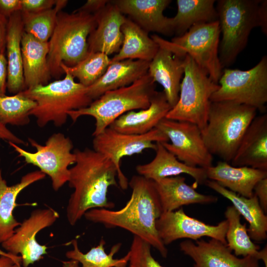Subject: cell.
I'll list each match as a JSON object with an SVG mask.
<instances>
[{
	"instance_id": "obj_1",
	"label": "cell",
	"mask_w": 267,
	"mask_h": 267,
	"mask_svg": "<svg viewBox=\"0 0 267 267\" xmlns=\"http://www.w3.org/2000/svg\"><path fill=\"white\" fill-rule=\"evenodd\" d=\"M132 189L130 199L118 210L94 208L84 215L90 222L102 224L108 228L124 229L146 241L166 258L168 250L160 239L156 227V221L162 213L154 181L139 175L129 182Z\"/></svg>"
},
{
	"instance_id": "obj_2",
	"label": "cell",
	"mask_w": 267,
	"mask_h": 267,
	"mask_svg": "<svg viewBox=\"0 0 267 267\" xmlns=\"http://www.w3.org/2000/svg\"><path fill=\"white\" fill-rule=\"evenodd\" d=\"M76 162L70 170L69 186L74 189L66 208L69 223L74 225L89 210L112 209L114 204L107 199L108 189L118 186L117 171L106 156L93 149L76 148Z\"/></svg>"
},
{
	"instance_id": "obj_3",
	"label": "cell",
	"mask_w": 267,
	"mask_h": 267,
	"mask_svg": "<svg viewBox=\"0 0 267 267\" xmlns=\"http://www.w3.org/2000/svg\"><path fill=\"white\" fill-rule=\"evenodd\" d=\"M222 39L219 56L223 68L232 64L246 47L250 34L260 27L267 33L266 0H219L216 6Z\"/></svg>"
},
{
	"instance_id": "obj_4",
	"label": "cell",
	"mask_w": 267,
	"mask_h": 267,
	"mask_svg": "<svg viewBox=\"0 0 267 267\" xmlns=\"http://www.w3.org/2000/svg\"><path fill=\"white\" fill-rule=\"evenodd\" d=\"M257 113L255 108L244 104L226 101L211 102L207 124L201 130L211 154L230 163Z\"/></svg>"
},
{
	"instance_id": "obj_5",
	"label": "cell",
	"mask_w": 267,
	"mask_h": 267,
	"mask_svg": "<svg viewBox=\"0 0 267 267\" xmlns=\"http://www.w3.org/2000/svg\"><path fill=\"white\" fill-rule=\"evenodd\" d=\"M96 27L94 14L63 11L58 13L53 33L48 42L47 64L51 76L57 80L64 74L62 63L76 65L89 54L88 38Z\"/></svg>"
},
{
	"instance_id": "obj_6",
	"label": "cell",
	"mask_w": 267,
	"mask_h": 267,
	"mask_svg": "<svg viewBox=\"0 0 267 267\" xmlns=\"http://www.w3.org/2000/svg\"><path fill=\"white\" fill-rule=\"evenodd\" d=\"M74 79L65 73L62 79L22 91L36 103L29 114L36 118L39 127L43 128L49 122L61 127L67 122L68 112L87 107L93 101L87 94V87Z\"/></svg>"
},
{
	"instance_id": "obj_7",
	"label": "cell",
	"mask_w": 267,
	"mask_h": 267,
	"mask_svg": "<svg viewBox=\"0 0 267 267\" xmlns=\"http://www.w3.org/2000/svg\"><path fill=\"white\" fill-rule=\"evenodd\" d=\"M156 91L155 82L147 73L128 86L105 92L87 107L67 114L74 122L83 116L94 118V136L126 113L147 108Z\"/></svg>"
},
{
	"instance_id": "obj_8",
	"label": "cell",
	"mask_w": 267,
	"mask_h": 267,
	"mask_svg": "<svg viewBox=\"0 0 267 267\" xmlns=\"http://www.w3.org/2000/svg\"><path fill=\"white\" fill-rule=\"evenodd\" d=\"M183 64L178 99L166 118L194 124L202 130L207 123L211 96L220 85L188 55L183 57Z\"/></svg>"
},
{
	"instance_id": "obj_9",
	"label": "cell",
	"mask_w": 267,
	"mask_h": 267,
	"mask_svg": "<svg viewBox=\"0 0 267 267\" xmlns=\"http://www.w3.org/2000/svg\"><path fill=\"white\" fill-rule=\"evenodd\" d=\"M220 34L219 23L217 20L196 24L171 41L155 34L151 38L159 45L167 48L177 56H190L213 82L218 84L223 68L219 56Z\"/></svg>"
},
{
	"instance_id": "obj_10",
	"label": "cell",
	"mask_w": 267,
	"mask_h": 267,
	"mask_svg": "<svg viewBox=\"0 0 267 267\" xmlns=\"http://www.w3.org/2000/svg\"><path fill=\"white\" fill-rule=\"evenodd\" d=\"M211 102L231 101L265 112L267 102V57L248 70L224 68Z\"/></svg>"
},
{
	"instance_id": "obj_11",
	"label": "cell",
	"mask_w": 267,
	"mask_h": 267,
	"mask_svg": "<svg viewBox=\"0 0 267 267\" xmlns=\"http://www.w3.org/2000/svg\"><path fill=\"white\" fill-rule=\"evenodd\" d=\"M28 142L36 149L35 152H29L16 144L8 143L26 163L37 167L42 173L49 176L53 190L58 191L68 181L69 167L76 162L71 139L63 134L58 133L50 135L44 145L32 138H28Z\"/></svg>"
},
{
	"instance_id": "obj_12",
	"label": "cell",
	"mask_w": 267,
	"mask_h": 267,
	"mask_svg": "<svg viewBox=\"0 0 267 267\" xmlns=\"http://www.w3.org/2000/svg\"><path fill=\"white\" fill-rule=\"evenodd\" d=\"M167 136L155 128L143 134H124L108 127L94 136L93 149L106 157L114 163L117 171L118 182L121 188H128L129 181L120 167L121 160L125 156L141 153L147 149L155 150L156 142H168Z\"/></svg>"
},
{
	"instance_id": "obj_13",
	"label": "cell",
	"mask_w": 267,
	"mask_h": 267,
	"mask_svg": "<svg viewBox=\"0 0 267 267\" xmlns=\"http://www.w3.org/2000/svg\"><path fill=\"white\" fill-rule=\"evenodd\" d=\"M156 128L170 141L162 144L179 161L189 166L204 169L213 165V156L204 142L201 129L196 125L165 118Z\"/></svg>"
},
{
	"instance_id": "obj_14",
	"label": "cell",
	"mask_w": 267,
	"mask_h": 267,
	"mask_svg": "<svg viewBox=\"0 0 267 267\" xmlns=\"http://www.w3.org/2000/svg\"><path fill=\"white\" fill-rule=\"evenodd\" d=\"M59 217L58 213L49 207L33 211L15 229L13 234L1 243L2 247L8 253L20 256L22 266L28 267L47 254V247L38 242L37 234L51 226Z\"/></svg>"
},
{
	"instance_id": "obj_15",
	"label": "cell",
	"mask_w": 267,
	"mask_h": 267,
	"mask_svg": "<svg viewBox=\"0 0 267 267\" xmlns=\"http://www.w3.org/2000/svg\"><path fill=\"white\" fill-rule=\"evenodd\" d=\"M156 227L165 246L179 239L188 238L196 241L205 236L226 244V220L216 225L208 224L187 215L182 207L174 211L162 213L156 221Z\"/></svg>"
},
{
	"instance_id": "obj_16",
	"label": "cell",
	"mask_w": 267,
	"mask_h": 267,
	"mask_svg": "<svg viewBox=\"0 0 267 267\" xmlns=\"http://www.w3.org/2000/svg\"><path fill=\"white\" fill-rule=\"evenodd\" d=\"M180 250L190 258L193 267H260L259 260L253 256H235L221 241L211 238L195 242L186 240L179 244Z\"/></svg>"
},
{
	"instance_id": "obj_17",
	"label": "cell",
	"mask_w": 267,
	"mask_h": 267,
	"mask_svg": "<svg viewBox=\"0 0 267 267\" xmlns=\"http://www.w3.org/2000/svg\"><path fill=\"white\" fill-rule=\"evenodd\" d=\"M94 15L96 27L88 38L89 51L116 54L123 43L121 27L126 17L111 0Z\"/></svg>"
},
{
	"instance_id": "obj_18",
	"label": "cell",
	"mask_w": 267,
	"mask_h": 267,
	"mask_svg": "<svg viewBox=\"0 0 267 267\" xmlns=\"http://www.w3.org/2000/svg\"><path fill=\"white\" fill-rule=\"evenodd\" d=\"M124 14L148 32H156L172 36L170 17L164 15V10L170 0H113Z\"/></svg>"
},
{
	"instance_id": "obj_19",
	"label": "cell",
	"mask_w": 267,
	"mask_h": 267,
	"mask_svg": "<svg viewBox=\"0 0 267 267\" xmlns=\"http://www.w3.org/2000/svg\"><path fill=\"white\" fill-rule=\"evenodd\" d=\"M233 166L267 170V114L256 116L245 132L231 161Z\"/></svg>"
},
{
	"instance_id": "obj_20",
	"label": "cell",
	"mask_w": 267,
	"mask_h": 267,
	"mask_svg": "<svg viewBox=\"0 0 267 267\" xmlns=\"http://www.w3.org/2000/svg\"><path fill=\"white\" fill-rule=\"evenodd\" d=\"M156 155L150 162L136 166L138 175L154 181L180 174H187L195 180L196 187L208 180L206 169L187 166L169 152L162 142H156Z\"/></svg>"
},
{
	"instance_id": "obj_21",
	"label": "cell",
	"mask_w": 267,
	"mask_h": 267,
	"mask_svg": "<svg viewBox=\"0 0 267 267\" xmlns=\"http://www.w3.org/2000/svg\"><path fill=\"white\" fill-rule=\"evenodd\" d=\"M208 179L246 198L254 195V188L260 180L267 178V170L246 166H233L221 161L206 169Z\"/></svg>"
},
{
	"instance_id": "obj_22",
	"label": "cell",
	"mask_w": 267,
	"mask_h": 267,
	"mask_svg": "<svg viewBox=\"0 0 267 267\" xmlns=\"http://www.w3.org/2000/svg\"><path fill=\"white\" fill-rule=\"evenodd\" d=\"M172 108L164 92L156 91L147 108L128 112L115 120L109 127L124 134H145L156 128Z\"/></svg>"
},
{
	"instance_id": "obj_23",
	"label": "cell",
	"mask_w": 267,
	"mask_h": 267,
	"mask_svg": "<svg viewBox=\"0 0 267 267\" xmlns=\"http://www.w3.org/2000/svg\"><path fill=\"white\" fill-rule=\"evenodd\" d=\"M159 46L157 52L149 63L147 73L155 83L163 87V91L173 108L179 97L181 80L184 74V57L177 56L167 48Z\"/></svg>"
},
{
	"instance_id": "obj_24",
	"label": "cell",
	"mask_w": 267,
	"mask_h": 267,
	"mask_svg": "<svg viewBox=\"0 0 267 267\" xmlns=\"http://www.w3.org/2000/svg\"><path fill=\"white\" fill-rule=\"evenodd\" d=\"M181 176L164 178L154 181L158 195L162 213L174 211L184 205L193 204H208L216 203V196L197 192L193 184L185 182Z\"/></svg>"
},
{
	"instance_id": "obj_25",
	"label": "cell",
	"mask_w": 267,
	"mask_h": 267,
	"mask_svg": "<svg viewBox=\"0 0 267 267\" xmlns=\"http://www.w3.org/2000/svg\"><path fill=\"white\" fill-rule=\"evenodd\" d=\"M150 62L126 59L110 63L104 74L87 87L93 100L106 91L128 86L147 73Z\"/></svg>"
},
{
	"instance_id": "obj_26",
	"label": "cell",
	"mask_w": 267,
	"mask_h": 267,
	"mask_svg": "<svg viewBox=\"0 0 267 267\" xmlns=\"http://www.w3.org/2000/svg\"><path fill=\"white\" fill-rule=\"evenodd\" d=\"M21 50L25 89L47 84L51 78L47 64L48 43L24 32Z\"/></svg>"
},
{
	"instance_id": "obj_27",
	"label": "cell",
	"mask_w": 267,
	"mask_h": 267,
	"mask_svg": "<svg viewBox=\"0 0 267 267\" xmlns=\"http://www.w3.org/2000/svg\"><path fill=\"white\" fill-rule=\"evenodd\" d=\"M208 187L229 200L232 206L249 223L247 231L250 238L256 242H262L267 238V216L262 209L257 196L254 194L246 198L232 192L217 182L208 179Z\"/></svg>"
},
{
	"instance_id": "obj_28",
	"label": "cell",
	"mask_w": 267,
	"mask_h": 267,
	"mask_svg": "<svg viewBox=\"0 0 267 267\" xmlns=\"http://www.w3.org/2000/svg\"><path fill=\"white\" fill-rule=\"evenodd\" d=\"M45 177L44 174L37 170L23 176L18 183L8 186L2 178L0 167V243L9 239L21 223L13 215L17 205L16 200L19 194L28 186Z\"/></svg>"
},
{
	"instance_id": "obj_29",
	"label": "cell",
	"mask_w": 267,
	"mask_h": 267,
	"mask_svg": "<svg viewBox=\"0 0 267 267\" xmlns=\"http://www.w3.org/2000/svg\"><path fill=\"white\" fill-rule=\"evenodd\" d=\"M24 33L21 11L8 19L5 49L7 62V89L13 94L25 89L21 40Z\"/></svg>"
},
{
	"instance_id": "obj_30",
	"label": "cell",
	"mask_w": 267,
	"mask_h": 267,
	"mask_svg": "<svg viewBox=\"0 0 267 267\" xmlns=\"http://www.w3.org/2000/svg\"><path fill=\"white\" fill-rule=\"evenodd\" d=\"M123 41L120 49L110 59V63L126 59L150 62L159 46L148 33L129 18L121 27Z\"/></svg>"
},
{
	"instance_id": "obj_31",
	"label": "cell",
	"mask_w": 267,
	"mask_h": 267,
	"mask_svg": "<svg viewBox=\"0 0 267 267\" xmlns=\"http://www.w3.org/2000/svg\"><path fill=\"white\" fill-rule=\"evenodd\" d=\"M215 0H177V12L170 17L173 34L179 36L192 26L218 20Z\"/></svg>"
},
{
	"instance_id": "obj_32",
	"label": "cell",
	"mask_w": 267,
	"mask_h": 267,
	"mask_svg": "<svg viewBox=\"0 0 267 267\" xmlns=\"http://www.w3.org/2000/svg\"><path fill=\"white\" fill-rule=\"evenodd\" d=\"M71 244L73 249L67 251L65 255L68 259L81 263L82 267H127L130 258L129 251L123 258H114L121 247V243L114 245L109 254L105 251V241L102 238L97 246L91 248L86 253L80 251L77 240H73Z\"/></svg>"
},
{
	"instance_id": "obj_33",
	"label": "cell",
	"mask_w": 267,
	"mask_h": 267,
	"mask_svg": "<svg viewBox=\"0 0 267 267\" xmlns=\"http://www.w3.org/2000/svg\"><path fill=\"white\" fill-rule=\"evenodd\" d=\"M228 222L225 239L227 247L237 256H253L259 259L260 246L254 243L248 235L246 224L241 222V215L233 206L224 212Z\"/></svg>"
},
{
	"instance_id": "obj_34",
	"label": "cell",
	"mask_w": 267,
	"mask_h": 267,
	"mask_svg": "<svg viewBox=\"0 0 267 267\" xmlns=\"http://www.w3.org/2000/svg\"><path fill=\"white\" fill-rule=\"evenodd\" d=\"M66 0H57L55 6L41 12L21 11L24 32L38 40L48 42L55 27L58 13L66 6Z\"/></svg>"
},
{
	"instance_id": "obj_35",
	"label": "cell",
	"mask_w": 267,
	"mask_h": 267,
	"mask_svg": "<svg viewBox=\"0 0 267 267\" xmlns=\"http://www.w3.org/2000/svg\"><path fill=\"white\" fill-rule=\"evenodd\" d=\"M109 56L101 52H89L87 56L74 66L62 63L61 68L64 73H68L77 78L80 84L88 87L94 84L105 72L110 64Z\"/></svg>"
},
{
	"instance_id": "obj_36",
	"label": "cell",
	"mask_w": 267,
	"mask_h": 267,
	"mask_svg": "<svg viewBox=\"0 0 267 267\" xmlns=\"http://www.w3.org/2000/svg\"><path fill=\"white\" fill-rule=\"evenodd\" d=\"M36 105V102L22 91L9 96L0 94V123L4 126L27 125L30 122V112Z\"/></svg>"
},
{
	"instance_id": "obj_37",
	"label": "cell",
	"mask_w": 267,
	"mask_h": 267,
	"mask_svg": "<svg viewBox=\"0 0 267 267\" xmlns=\"http://www.w3.org/2000/svg\"><path fill=\"white\" fill-rule=\"evenodd\" d=\"M151 247L146 241L134 236L127 267H164L152 256Z\"/></svg>"
},
{
	"instance_id": "obj_38",
	"label": "cell",
	"mask_w": 267,
	"mask_h": 267,
	"mask_svg": "<svg viewBox=\"0 0 267 267\" xmlns=\"http://www.w3.org/2000/svg\"><path fill=\"white\" fill-rule=\"evenodd\" d=\"M21 11L35 13L50 9L57 0H21Z\"/></svg>"
},
{
	"instance_id": "obj_39",
	"label": "cell",
	"mask_w": 267,
	"mask_h": 267,
	"mask_svg": "<svg viewBox=\"0 0 267 267\" xmlns=\"http://www.w3.org/2000/svg\"><path fill=\"white\" fill-rule=\"evenodd\" d=\"M21 10V0H0V14L7 19Z\"/></svg>"
},
{
	"instance_id": "obj_40",
	"label": "cell",
	"mask_w": 267,
	"mask_h": 267,
	"mask_svg": "<svg viewBox=\"0 0 267 267\" xmlns=\"http://www.w3.org/2000/svg\"><path fill=\"white\" fill-rule=\"evenodd\" d=\"M254 194L258 199L259 204L265 214L267 213V178L258 181L254 188Z\"/></svg>"
},
{
	"instance_id": "obj_41",
	"label": "cell",
	"mask_w": 267,
	"mask_h": 267,
	"mask_svg": "<svg viewBox=\"0 0 267 267\" xmlns=\"http://www.w3.org/2000/svg\"><path fill=\"white\" fill-rule=\"evenodd\" d=\"M108 1L107 0H88L74 11L94 14L104 7Z\"/></svg>"
},
{
	"instance_id": "obj_42",
	"label": "cell",
	"mask_w": 267,
	"mask_h": 267,
	"mask_svg": "<svg viewBox=\"0 0 267 267\" xmlns=\"http://www.w3.org/2000/svg\"><path fill=\"white\" fill-rule=\"evenodd\" d=\"M7 62L3 52H0V94H5L7 89Z\"/></svg>"
},
{
	"instance_id": "obj_43",
	"label": "cell",
	"mask_w": 267,
	"mask_h": 267,
	"mask_svg": "<svg viewBox=\"0 0 267 267\" xmlns=\"http://www.w3.org/2000/svg\"><path fill=\"white\" fill-rule=\"evenodd\" d=\"M0 139H3L16 144L27 145L28 143L15 135L6 127L0 123Z\"/></svg>"
},
{
	"instance_id": "obj_44",
	"label": "cell",
	"mask_w": 267,
	"mask_h": 267,
	"mask_svg": "<svg viewBox=\"0 0 267 267\" xmlns=\"http://www.w3.org/2000/svg\"><path fill=\"white\" fill-rule=\"evenodd\" d=\"M7 25L8 19L0 14V52H5Z\"/></svg>"
},
{
	"instance_id": "obj_45",
	"label": "cell",
	"mask_w": 267,
	"mask_h": 267,
	"mask_svg": "<svg viewBox=\"0 0 267 267\" xmlns=\"http://www.w3.org/2000/svg\"><path fill=\"white\" fill-rule=\"evenodd\" d=\"M21 259H15L6 256H0V267H23Z\"/></svg>"
},
{
	"instance_id": "obj_46",
	"label": "cell",
	"mask_w": 267,
	"mask_h": 267,
	"mask_svg": "<svg viewBox=\"0 0 267 267\" xmlns=\"http://www.w3.org/2000/svg\"><path fill=\"white\" fill-rule=\"evenodd\" d=\"M260 260L263 261L265 267H267V245L260 250Z\"/></svg>"
},
{
	"instance_id": "obj_47",
	"label": "cell",
	"mask_w": 267,
	"mask_h": 267,
	"mask_svg": "<svg viewBox=\"0 0 267 267\" xmlns=\"http://www.w3.org/2000/svg\"><path fill=\"white\" fill-rule=\"evenodd\" d=\"M62 267H80L78 262L70 260L68 261L62 262Z\"/></svg>"
},
{
	"instance_id": "obj_48",
	"label": "cell",
	"mask_w": 267,
	"mask_h": 267,
	"mask_svg": "<svg viewBox=\"0 0 267 267\" xmlns=\"http://www.w3.org/2000/svg\"><path fill=\"white\" fill-rule=\"evenodd\" d=\"M2 255L14 258L15 259H21V257L20 256H16L11 253L5 252L0 249V256H2Z\"/></svg>"
}]
</instances>
